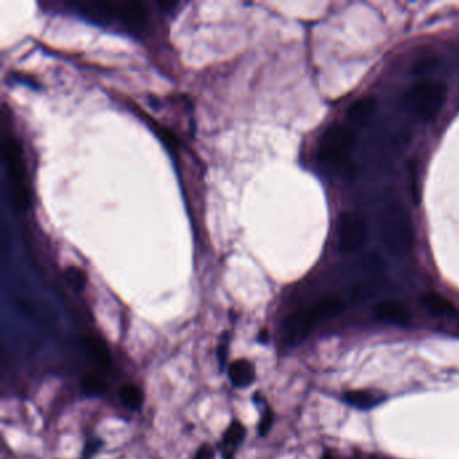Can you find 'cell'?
<instances>
[{"label":"cell","mask_w":459,"mask_h":459,"mask_svg":"<svg viewBox=\"0 0 459 459\" xmlns=\"http://www.w3.org/2000/svg\"><path fill=\"white\" fill-rule=\"evenodd\" d=\"M338 248L342 253H354L364 247L368 239V223L365 217L353 211L342 212L337 223Z\"/></svg>","instance_id":"obj_7"},{"label":"cell","mask_w":459,"mask_h":459,"mask_svg":"<svg viewBox=\"0 0 459 459\" xmlns=\"http://www.w3.org/2000/svg\"><path fill=\"white\" fill-rule=\"evenodd\" d=\"M246 434H247V430L243 423H240L239 421H233L224 434V443L227 446H233V447L239 446L241 442L244 441Z\"/></svg>","instance_id":"obj_17"},{"label":"cell","mask_w":459,"mask_h":459,"mask_svg":"<svg viewBox=\"0 0 459 459\" xmlns=\"http://www.w3.org/2000/svg\"><path fill=\"white\" fill-rule=\"evenodd\" d=\"M3 154L10 178V197L14 209L26 212L31 204L29 176L18 138L8 128L3 129Z\"/></svg>","instance_id":"obj_2"},{"label":"cell","mask_w":459,"mask_h":459,"mask_svg":"<svg viewBox=\"0 0 459 459\" xmlns=\"http://www.w3.org/2000/svg\"><path fill=\"white\" fill-rule=\"evenodd\" d=\"M386 144L390 154L402 155L406 153V148L409 144V135L402 128H393L386 138Z\"/></svg>","instance_id":"obj_14"},{"label":"cell","mask_w":459,"mask_h":459,"mask_svg":"<svg viewBox=\"0 0 459 459\" xmlns=\"http://www.w3.org/2000/svg\"><path fill=\"white\" fill-rule=\"evenodd\" d=\"M101 446H103V442L100 441L99 438L89 439L83 450V459H92V457L101 449Z\"/></svg>","instance_id":"obj_22"},{"label":"cell","mask_w":459,"mask_h":459,"mask_svg":"<svg viewBox=\"0 0 459 459\" xmlns=\"http://www.w3.org/2000/svg\"><path fill=\"white\" fill-rule=\"evenodd\" d=\"M376 318L392 325H408L411 314L406 306L397 300H383L374 307Z\"/></svg>","instance_id":"obj_9"},{"label":"cell","mask_w":459,"mask_h":459,"mask_svg":"<svg viewBox=\"0 0 459 459\" xmlns=\"http://www.w3.org/2000/svg\"><path fill=\"white\" fill-rule=\"evenodd\" d=\"M228 355H230V333H224L217 346V360H218L220 371H224L228 361Z\"/></svg>","instance_id":"obj_20"},{"label":"cell","mask_w":459,"mask_h":459,"mask_svg":"<svg viewBox=\"0 0 459 459\" xmlns=\"http://www.w3.org/2000/svg\"><path fill=\"white\" fill-rule=\"evenodd\" d=\"M379 232L384 247L395 256H407L415 247V230L406 206L389 201L379 217Z\"/></svg>","instance_id":"obj_1"},{"label":"cell","mask_w":459,"mask_h":459,"mask_svg":"<svg viewBox=\"0 0 459 459\" xmlns=\"http://www.w3.org/2000/svg\"><path fill=\"white\" fill-rule=\"evenodd\" d=\"M81 390L85 396L89 397H97V396H103L106 392V381L94 374V373H87L83 376L81 383H80Z\"/></svg>","instance_id":"obj_13"},{"label":"cell","mask_w":459,"mask_h":459,"mask_svg":"<svg viewBox=\"0 0 459 459\" xmlns=\"http://www.w3.org/2000/svg\"><path fill=\"white\" fill-rule=\"evenodd\" d=\"M65 279H66V283L71 285L74 291H77V292H83L84 291L85 284H87V276H85V274L80 268H77V267H69L65 271Z\"/></svg>","instance_id":"obj_18"},{"label":"cell","mask_w":459,"mask_h":459,"mask_svg":"<svg viewBox=\"0 0 459 459\" xmlns=\"http://www.w3.org/2000/svg\"><path fill=\"white\" fill-rule=\"evenodd\" d=\"M272 423H274V412L271 411V408H267L260 419V423H259V434L260 437H265L271 427H272Z\"/></svg>","instance_id":"obj_21"},{"label":"cell","mask_w":459,"mask_h":459,"mask_svg":"<svg viewBox=\"0 0 459 459\" xmlns=\"http://www.w3.org/2000/svg\"><path fill=\"white\" fill-rule=\"evenodd\" d=\"M214 458V450L209 444H204L198 449L195 459H213Z\"/></svg>","instance_id":"obj_23"},{"label":"cell","mask_w":459,"mask_h":459,"mask_svg":"<svg viewBox=\"0 0 459 459\" xmlns=\"http://www.w3.org/2000/svg\"><path fill=\"white\" fill-rule=\"evenodd\" d=\"M377 111V100L374 96H365L355 100L352 106H349L346 112V119L351 127L364 128L371 124L373 116Z\"/></svg>","instance_id":"obj_8"},{"label":"cell","mask_w":459,"mask_h":459,"mask_svg":"<svg viewBox=\"0 0 459 459\" xmlns=\"http://www.w3.org/2000/svg\"><path fill=\"white\" fill-rule=\"evenodd\" d=\"M344 302L337 297H327L319 299L310 307L290 314L283 323L284 341L290 346H297L302 344L313 327L322 319L330 318L339 314L344 310Z\"/></svg>","instance_id":"obj_4"},{"label":"cell","mask_w":459,"mask_h":459,"mask_svg":"<svg viewBox=\"0 0 459 459\" xmlns=\"http://www.w3.org/2000/svg\"><path fill=\"white\" fill-rule=\"evenodd\" d=\"M435 66H438L437 58L432 54H425V55L419 57V59L414 62L412 73H415V74H427L432 69H435Z\"/></svg>","instance_id":"obj_19"},{"label":"cell","mask_w":459,"mask_h":459,"mask_svg":"<svg viewBox=\"0 0 459 459\" xmlns=\"http://www.w3.org/2000/svg\"><path fill=\"white\" fill-rule=\"evenodd\" d=\"M424 309L430 311L432 316L438 317H451L457 314V309L453 302L443 297L439 292L428 291L422 297Z\"/></svg>","instance_id":"obj_11"},{"label":"cell","mask_w":459,"mask_h":459,"mask_svg":"<svg viewBox=\"0 0 459 459\" xmlns=\"http://www.w3.org/2000/svg\"><path fill=\"white\" fill-rule=\"evenodd\" d=\"M120 400L128 409L136 411L143 406V392L136 386L127 384L120 389Z\"/></svg>","instance_id":"obj_15"},{"label":"cell","mask_w":459,"mask_h":459,"mask_svg":"<svg viewBox=\"0 0 459 459\" xmlns=\"http://www.w3.org/2000/svg\"><path fill=\"white\" fill-rule=\"evenodd\" d=\"M447 87L434 78H423L408 89L406 94L407 111L422 123L434 120L446 101Z\"/></svg>","instance_id":"obj_5"},{"label":"cell","mask_w":459,"mask_h":459,"mask_svg":"<svg viewBox=\"0 0 459 459\" xmlns=\"http://www.w3.org/2000/svg\"><path fill=\"white\" fill-rule=\"evenodd\" d=\"M228 374H230V381L234 387L246 388L253 384V381L256 379V369H255V365L249 360L241 358V360L233 361L230 364Z\"/></svg>","instance_id":"obj_10"},{"label":"cell","mask_w":459,"mask_h":459,"mask_svg":"<svg viewBox=\"0 0 459 459\" xmlns=\"http://www.w3.org/2000/svg\"><path fill=\"white\" fill-rule=\"evenodd\" d=\"M83 345H84L85 351L90 355V358L103 371H111L112 360H111V354H109V351H108L104 341H101L97 337H84L83 338Z\"/></svg>","instance_id":"obj_12"},{"label":"cell","mask_w":459,"mask_h":459,"mask_svg":"<svg viewBox=\"0 0 459 459\" xmlns=\"http://www.w3.org/2000/svg\"><path fill=\"white\" fill-rule=\"evenodd\" d=\"M345 400L351 404V406L357 407V408H371L374 407L379 403V399L371 393V392H364V390H353V392H348L345 396Z\"/></svg>","instance_id":"obj_16"},{"label":"cell","mask_w":459,"mask_h":459,"mask_svg":"<svg viewBox=\"0 0 459 459\" xmlns=\"http://www.w3.org/2000/svg\"><path fill=\"white\" fill-rule=\"evenodd\" d=\"M355 141V134L351 125L333 124L319 141L318 160L326 164L341 166L349 160Z\"/></svg>","instance_id":"obj_6"},{"label":"cell","mask_w":459,"mask_h":459,"mask_svg":"<svg viewBox=\"0 0 459 459\" xmlns=\"http://www.w3.org/2000/svg\"><path fill=\"white\" fill-rule=\"evenodd\" d=\"M268 339H269V334H268V332H267L265 329H263V330L259 333V336H257V341H259L260 344H267Z\"/></svg>","instance_id":"obj_24"},{"label":"cell","mask_w":459,"mask_h":459,"mask_svg":"<svg viewBox=\"0 0 459 459\" xmlns=\"http://www.w3.org/2000/svg\"><path fill=\"white\" fill-rule=\"evenodd\" d=\"M77 6L89 18L97 22L118 20L131 31H143L150 18L148 4L141 1H83Z\"/></svg>","instance_id":"obj_3"}]
</instances>
